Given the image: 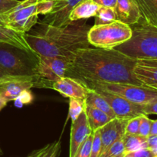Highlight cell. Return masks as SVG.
Wrapping results in <instances>:
<instances>
[{
    "label": "cell",
    "mask_w": 157,
    "mask_h": 157,
    "mask_svg": "<svg viewBox=\"0 0 157 157\" xmlns=\"http://www.w3.org/2000/svg\"><path fill=\"white\" fill-rule=\"evenodd\" d=\"M117 20L132 25L142 18L135 0H117L114 7Z\"/></svg>",
    "instance_id": "obj_16"
},
{
    "label": "cell",
    "mask_w": 157,
    "mask_h": 157,
    "mask_svg": "<svg viewBox=\"0 0 157 157\" xmlns=\"http://www.w3.org/2000/svg\"><path fill=\"white\" fill-rule=\"evenodd\" d=\"M117 20L116 12L114 8L107 7V6H101L94 15V22L96 25H98L107 24Z\"/></svg>",
    "instance_id": "obj_23"
},
{
    "label": "cell",
    "mask_w": 157,
    "mask_h": 157,
    "mask_svg": "<svg viewBox=\"0 0 157 157\" xmlns=\"http://www.w3.org/2000/svg\"><path fill=\"white\" fill-rule=\"evenodd\" d=\"M124 157H133V156H132L131 153H125V155H124Z\"/></svg>",
    "instance_id": "obj_41"
},
{
    "label": "cell",
    "mask_w": 157,
    "mask_h": 157,
    "mask_svg": "<svg viewBox=\"0 0 157 157\" xmlns=\"http://www.w3.org/2000/svg\"><path fill=\"white\" fill-rule=\"evenodd\" d=\"M133 73L144 86L157 89V59H136Z\"/></svg>",
    "instance_id": "obj_15"
},
{
    "label": "cell",
    "mask_w": 157,
    "mask_h": 157,
    "mask_svg": "<svg viewBox=\"0 0 157 157\" xmlns=\"http://www.w3.org/2000/svg\"><path fill=\"white\" fill-rule=\"evenodd\" d=\"M7 103L8 101H6V100H5L2 97L0 96V110H2L5 107H6Z\"/></svg>",
    "instance_id": "obj_39"
},
{
    "label": "cell",
    "mask_w": 157,
    "mask_h": 157,
    "mask_svg": "<svg viewBox=\"0 0 157 157\" xmlns=\"http://www.w3.org/2000/svg\"><path fill=\"white\" fill-rule=\"evenodd\" d=\"M124 144L125 153H133L140 149L147 148V138L141 136L140 135H132L125 133L123 137Z\"/></svg>",
    "instance_id": "obj_22"
},
{
    "label": "cell",
    "mask_w": 157,
    "mask_h": 157,
    "mask_svg": "<svg viewBox=\"0 0 157 157\" xmlns=\"http://www.w3.org/2000/svg\"><path fill=\"white\" fill-rule=\"evenodd\" d=\"M123 153H125V150H124V140L123 138H121L113 143L100 157H114Z\"/></svg>",
    "instance_id": "obj_26"
},
{
    "label": "cell",
    "mask_w": 157,
    "mask_h": 157,
    "mask_svg": "<svg viewBox=\"0 0 157 157\" xmlns=\"http://www.w3.org/2000/svg\"><path fill=\"white\" fill-rule=\"evenodd\" d=\"M90 28L85 22L77 21L61 27L38 22L24 37L38 55L73 60L77 50L90 47L87 40Z\"/></svg>",
    "instance_id": "obj_2"
},
{
    "label": "cell",
    "mask_w": 157,
    "mask_h": 157,
    "mask_svg": "<svg viewBox=\"0 0 157 157\" xmlns=\"http://www.w3.org/2000/svg\"><path fill=\"white\" fill-rule=\"evenodd\" d=\"M84 110V102L75 98L69 100V117L71 121H75Z\"/></svg>",
    "instance_id": "obj_25"
},
{
    "label": "cell",
    "mask_w": 157,
    "mask_h": 157,
    "mask_svg": "<svg viewBox=\"0 0 157 157\" xmlns=\"http://www.w3.org/2000/svg\"><path fill=\"white\" fill-rule=\"evenodd\" d=\"M29 157H30V156H29Z\"/></svg>",
    "instance_id": "obj_43"
},
{
    "label": "cell",
    "mask_w": 157,
    "mask_h": 157,
    "mask_svg": "<svg viewBox=\"0 0 157 157\" xmlns=\"http://www.w3.org/2000/svg\"><path fill=\"white\" fill-rule=\"evenodd\" d=\"M24 34L0 25V42L12 44L28 52H33L26 41Z\"/></svg>",
    "instance_id": "obj_18"
},
{
    "label": "cell",
    "mask_w": 157,
    "mask_h": 157,
    "mask_svg": "<svg viewBox=\"0 0 157 157\" xmlns=\"http://www.w3.org/2000/svg\"><path fill=\"white\" fill-rule=\"evenodd\" d=\"M101 6H107V7L114 8L117 0H93Z\"/></svg>",
    "instance_id": "obj_37"
},
{
    "label": "cell",
    "mask_w": 157,
    "mask_h": 157,
    "mask_svg": "<svg viewBox=\"0 0 157 157\" xmlns=\"http://www.w3.org/2000/svg\"><path fill=\"white\" fill-rule=\"evenodd\" d=\"M101 153V139L100 129L95 130L93 134L90 157H100Z\"/></svg>",
    "instance_id": "obj_27"
},
{
    "label": "cell",
    "mask_w": 157,
    "mask_h": 157,
    "mask_svg": "<svg viewBox=\"0 0 157 157\" xmlns=\"http://www.w3.org/2000/svg\"><path fill=\"white\" fill-rule=\"evenodd\" d=\"M84 111L92 132L101 128L110 122L112 119L109 115L98 109L84 104Z\"/></svg>",
    "instance_id": "obj_19"
},
{
    "label": "cell",
    "mask_w": 157,
    "mask_h": 157,
    "mask_svg": "<svg viewBox=\"0 0 157 157\" xmlns=\"http://www.w3.org/2000/svg\"><path fill=\"white\" fill-rule=\"evenodd\" d=\"M57 0H39L37 4V12L38 15H47L52 12Z\"/></svg>",
    "instance_id": "obj_30"
},
{
    "label": "cell",
    "mask_w": 157,
    "mask_h": 157,
    "mask_svg": "<svg viewBox=\"0 0 157 157\" xmlns=\"http://www.w3.org/2000/svg\"><path fill=\"white\" fill-rule=\"evenodd\" d=\"M144 113L146 115H157V100L144 105Z\"/></svg>",
    "instance_id": "obj_34"
},
{
    "label": "cell",
    "mask_w": 157,
    "mask_h": 157,
    "mask_svg": "<svg viewBox=\"0 0 157 157\" xmlns=\"http://www.w3.org/2000/svg\"><path fill=\"white\" fill-rule=\"evenodd\" d=\"M100 7L101 6L93 0H83L72 9L69 19L71 21H75L94 17Z\"/></svg>",
    "instance_id": "obj_17"
},
{
    "label": "cell",
    "mask_w": 157,
    "mask_h": 157,
    "mask_svg": "<svg viewBox=\"0 0 157 157\" xmlns=\"http://www.w3.org/2000/svg\"><path fill=\"white\" fill-rule=\"evenodd\" d=\"M38 58L34 74V87L36 88L52 89L55 82L66 76V72L72 61L61 57H46L39 55Z\"/></svg>",
    "instance_id": "obj_7"
},
{
    "label": "cell",
    "mask_w": 157,
    "mask_h": 157,
    "mask_svg": "<svg viewBox=\"0 0 157 157\" xmlns=\"http://www.w3.org/2000/svg\"><path fill=\"white\" fill-rule=\"evenodd\" d=\"M18 0H0V14H4L18 4Z\"/></svg>",
    "instance_id": "obj_33"
},
{
    "label": "cell",
    "mask_w": 157,
    "mask_h": 157,
    "mask_svg": "<svg viewBox=\"0 0 157 157\" xmlns=\"http://www.w3.org/2000/svg\"><path fill=\"white\" fill-rule=\"evenodd\" d=\"M52 89L64 97L75 98L81 101H85L89 89L78 80L64 76L53 84Z\"/></svg>",
    "instance_id": "obj_14"
},
{
    "label": "cell",
    "mask_w": 157,
    "mask_h": 157,
    "mask_svg": "<svg viewBox=\"0 0 157 157\" xmlns=\"http://www.w3.org/2000/svg\"><path fill=\"white\" fill-rule=\"evenodd\" d=\"M35 86L32 75H8L0 78V96L9 102L15 101L25 90Z\"/></svg>",
    "instance_id": "obj_10"
},
{
    "label": "cell",
    "mask_w": 157,
    "mask_h": 157,
    "mask_svg": "<svg viewBox=\"0 0 157 157\" xmlns=\"http://www.w3.org/2000/svg\"><path fill=\"white\" fill-rule=\"evenodd\" d=\"M136 63V59L116 49L96 47L81 48L75 52L66 76L79 81H101L144 86L133 73Z\"/></svg>",
    "instance_id": "obj_1"
},
{
    "label": "cell",
    "mask_w": 157,
    "mask_h": 157,
    "mask_svg": "<svg viewBox=\"0 0 157 157\" xmlns=\"http://www.w3.org/2000/svg\"><path fill=\"white\" fill-rule=\"evenodd\" d=\"M84 104L87 106H90V107H94V108H97L98 110H101V111L104 112L107 115H109L112 119L116 118V116H115L113 110L108 104V103L99 94L97 93L95 90L89 89V91L87 93V97H86L85 101H84Z\"/></svg>",
    "instance_id": "obj_21"
},
{
    "label": "cell",
    "mask_w": 157,
    "mask_h": 157,
    "mask_svg": "<svg viewBox=\"0 0 157 157\" xmlns=\"http://www.w3.org/2000/svg\"><path fill=\"white\" fill-rule=\"evenodd\" d=\"M148 148L151 150L155 157H157V136H150L147 138Z\"/></svg>",
    "instance_id": "obj_36"
},
{
    "label": "cell",
    "mask_w": 157,
    "mask_h": 157,
    "mask_svg": "<svg viewBox=\"0 0 157 157\" xmlns=\"http://www.w3.org/2000/svg\"><path fill=\"white\" fill-rule=\"evenodd\" d=\"M124 155H125V153H123V154H121V155H119V156H117L114 157H124Z\"/></svg>",
    "instance_id": "obj_42"
},
{
    "label": "cell",
    "mask_w": 157,
    "mask_h": 157,
    "mask_svg": "<svg viewBox=\"0 0 157 157\" xmlns=\"http://www.w3.org/2000/svg\"><path fill=\"white\" fill-rule=\"evenodd\" d=\"M142 18L148 24L157 27V0H135Z\"/></svg>",
    "instance_id": "obj_20"
},
{
    "label": "cell",
    "mask_w": 157,
    "mask_h": 157,
    "mask_svg": "<svg viewBox=\"0 0 157 157\" xmlns=\"http://www.w3.org/2000/svg\"><path fill=\"white\" fill-rule=\"evenodd\" d=\"M38 60L35 52L0 42V78L8 75L34 76Z\"/></svg>",
    "instance_id": "obj_4"
},
{
    "label": "cell",
    "mask_w": 157,
    "mask_h": 157,
    "mask_svg": "<svg viewBox=\"0 0 157 157\" xmlns=\"http://www.w3.org/2000/svg\"><path fill=\"white\" fill-rule=\"evenodd\" d=\"M128 121L114 118L100 128L101 139V155L103 154L113 143L124 137L126 125Z\"/></svg>",
    "instance_id": "obj_13"
},
{
    "label": "cell",
    "mask_w": 157,
    "mask_h": 157,
    "mask_svg": "<svg viewBox=\"0 0 157 157\" xmlns=\"http://www.w3.org/2000/svg\"><path fill=\"white\" fill-rule=\"evenodd\" d=\"M92 133L94 132L89 126L87 115L84 110L71 124L69 157L75 156L80 147Z\"/></svg>",
    "instance_id": "obj_12"
},
{
    "label": "cell",
    "mask_w": 157,
    "mask_h": 157,
    "mask_svg": "<svg viewBox=\"0 0 157 157\" xmlns=\"http://www.w3.org/2000/svg\"><path fill=\"white\" fill-rule=\"evenodd\" d=\"M0 25H2V26H6V24H5V21L4 19L2 18V15L0 14Z\"/></svg>",
    "instance_id": "obj_40"
},
{
    "label": "cell",
    "mask_w": 157,
    "mask_h": 157,
    "mask_svg": "<svg viewBox=\"0 0 157 157\" xmlns=\"http://www.w3.org/2000/svg\"><path fill=\"white\" fill-rule=\"evenodd\" d=\"M91 90H102L123 97L135 104H145L157 100V89L147 86L134 84L107 83L101 81H80Z\"/></svg>",
    "instance_id": "obj_6"
},
{
    "label": "cell",
    "mask_w": 157,
    "mask_h": 157,
    "mask_svg": "<svg viewBox=\"0 0 157 157\" xmlns=\"http://www.w3.org/2000/svg\"><path fill=\"white\" fill-rule=\"evenodd\" d=\"M152 120L148 117L146 114L141 115L140 124L139 127V133L138 135L144 137L148 138L150 135V129H151Z\"/></svg>",
    "instance_id": "obj_28"
},
{
    "label": "cell",
    "mask_w": 157,
    "mask_h": 157,
    "mask_svg": "<svg viewBox=\"0 0 157 157\" xmlns=\"http://www.w3.org/2000/svg\"><path fill=\"white\" fill-rule=\"evenodd\" d=\"M39 0H23L6 13L2 14L6 27L26 33L38 23L37 4Z\"/></svg>",
    "instance_id": "obj_8"
},
{
    "label": "cell",
    "mask_w": 157,
    "mask_h": 157,
    "mask_svg": "<svg viewBox=\"0 0 157 157\" xmlns=\"http://www.w3.org/2000/svg\"><path fill=\"white\" fill-rule=\"evenodd\" d=\"M61 153V140L49 144L31 154L30 157H58Z\"/></svg>",
    "instance_id": "obj_24"
},
{
    "label": "cell",
    "mask_w": 157,
    "mask_h": 157,
    "mask_svg": "<svg viewBox=\"0 0 157 157\" xmlns=\"http://www.w3.org/2000/svg\"><path fill=\"white\" fill-rule=\"evenodd\" d=\"M132 37L130 25L118 20L90 28L87 40L90 45L104 49H114Z\"/></svg>",
    "instance_id": "obj_5"
},
{
    "label": "cell",
    "mask_w": 157,
    "mask_h": 157,
    "mask_svg": "<svg viewBox=\"0 0 157 157\" xmlns=\"http://www.w3.org/2000/svg\"><path fill=\"white\" fill-rule=\"evenodd\" d=\"M99 94L110 106L116 118L130 120L144 114V105L135 104L123 97L102 90H94Z\"/></svg>",
    "instance_id": "obj_9"
},
{
    "label": "cell",
    "mask_w": 157,
    "mask_h": 157,
    "mask_svg": "<svg viewBox=\"0 0 157 157\" xmlns=\"http://www.w3.org/2000/svg\"><path fill=\"white\" fill-rule=\"evenodd\" d=\"M34 97L30 89L25 90L18 95L15 100V106L17 107H21L25 104H29L33 101Z\"/></svg>",
    "instance_id": "obj_29"
},
{
    "label": "cell",
    "mask_w": 157,
    "mask_h": 157,
    "mask_svg": "<svg viewBox=\"0 0 157 157\" xmlns=\"http://www.w3.org/2000/svg\"><path fill=\"white\" fill-rule=\"evenodd\" d=\"M130 27V39L114 49L135 59H157V27L147 23L142 18Z\"/></svg>",
    "instance_id": "obj_3"
},
{
    "label": "cell",
    "mask_w": 157,
    "mask_h": 157,
    "mask_svg": "<svg viewBox=\"0 0 157 157\" xmlns=\"http://www.w3.org/2000/svg\"><path fill=\"white\" fill-rule=\"evenodd\" d=\"M129 153H131V155L133 157H155L153 152L148 147L147 148L140 149V150H137V151Z\"/></svg>",
    "instance_id": "obj_35"
},
{
    "label": "cell",
    "mask_w": 157,
    "mask_h": 157,
    "mask_svg": "<svg viewBox=\"0 0 157 157\" xmlns=\"http://www.w3.org/2000/svg\"><path fill=\"white\" fill-rule=\"evenodd\" d=\"M143 115V114H142ZM140 116L131 118L127 123L125 128V133L132 135H138L139 133V127L140 124Z\"/></svg>",
    "instance_id": "obj_32"
},
{
    "label": "cell",
    "mask_w": 157,
    "mask_h": 157,
    "mask_svg": "<svg viewBox=\"0 0 157 157\" xmlns=\"http://www.w3.org/2000/svg\"><path fill=\"white\" fill-rule=\"evenodd\" d=\"M93 134L94 133H92L87 138V140L84 141V144L81 145L79 150H78L75 157H90V150H91L92 140H93Z\"/></svg>",
    "instance_id": "obj_31"
},
{
    "label": "cell",
    "mask_w": 157,
    "mask_h": 157,
    "mask_svg": "<svg viewBox=\"0 0 157 157\" xmlns=\"http://www.w3.org/2000/svg\"><path fill=\"white\" fill-rule=\"evenodd\" d=\"M83 0H57L52 12L45 15L40 23L53 26H64L71 23L69 15L72 9Z\"/></svg>",
    "instance_id": "obj_11"
},
{
    "label": "cell",
    "mask_w": 157,
    "mask_h": 157,
    "mask_svg": "<svg viewBox=\"0 0 157 157\" xmlns=\"http://www.w3.org/2000/svg\"><path fill=\"white\" fill-rule=\"evenodd\" d=\"M150 136H157V120H155V121L152 120Z\"/></svg>",
    "instance_id": "obj_38"
}]
</instances>
